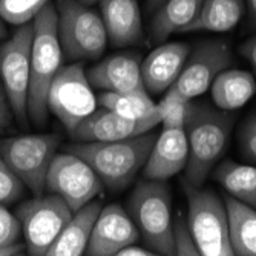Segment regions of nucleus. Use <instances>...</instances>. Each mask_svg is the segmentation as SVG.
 <instances>
[{
  "label": "nucleus",
  "mask_w": 256,
  "mask_h": 256,
  "mask_svg": "<svg viewBox=\"0 0 256 256\" xmlns=\"http://www.w3.org/2000/svg\"><path fill=\"white\" fill-rule=\"evenodd\" d=\"M214 178L228 196L256 208V166L226 160L214 169Z\"/></svg>",
  "instance_id": "25"
},
{
  "label": "nucleus",
  "mask_w": 256,
  "mask_h": 256,
  "mask_svg": "<svg viewBox=\"0 0 256 256\" xmlns=\"http://www.w3.org/2000/svg\"><path fill=\"white\" fill-rule=\"evenodd\" d=\"M22 236V226L16 214L10 212L5 204H0V247L18 244Z\"/></svg>",
  "instance_id": "29"
},
{
  "label": "nucleus",
  "mask_w": 256,
  "mask_h": 256,
  "mask_svg": "<svg viewBox=\"0 0 256 256\" xmlns=\"http://www.w3.org/2000/svg\"><path fill=\"white\" fill-rule=\"evenodd\" d=\"M25 186L0 156V204H12L23 196Z\"/></svg>",
  "instance_id": "28"
},
{
  "label": "nucleus",
  "mask_w": 256,
  "mask_h": 256,
  "mask_svg": "<svg viewBox=\"0 0 256 256\" xmlns=\"http://www.w3.org/2000/svg\"><path fill=\"white\" fill-rule=\"evenodd\" d=\"M102 207V202L94 200L76 212L44 256H83L88 248L90 228Z\"/></svg>",
  "instance_id": "19"
},
{
  "label": "nucleus",
  "mask_w": 256,
  "mask_h": 256,
  "mask_svg": "<svg viewBox=\"0 0 256 256\" xmlns=\"http://www.w3.org/2000/svg\"><path fill=\"white\" fill-rule=\"evenodd\" d=\"M72 210L57 195L34 196L22 202L16 216L25 236L28 256H44L62 230L72 220Z\"/></svg>",
  "instance_id": "10"
},
{
  "label": "nucleus",
  "mask_w": 256,
  "mask_h": 256,
  "mask_svg": "<svg viewBox=\"0 0 256 256\" xmlns=\"http://www.w3.org/2000/svg\"><path fill=\"white\" fill-rule=\"evenodd\" d=\"M175 256H202L195 247L184 221L180 218L175 222Z\"/></svg>",
  "instance_id": "31"
},
{
  "label": "nucleus",
  "mask_w": 256,
  "mask_h": 256,
  "mask_svg": "<svg viewBox=\"0 0 256 256\" xmlns=\"http://www.w3.org/2000/svg\"><path fill=\"white\" fill-rule=\"evenodd\" d=\"M78 2H82V4H84V5H88V6H90V5L98 4L100 0H78Z\"/></svg>",
  "instance_id": "39"
},
{
  "label": "nucleus",
  "mask_w": 256,
  "mask_h": 256,
  "mask_svg": "<svg viewBox=\"0 0 256 256\" xmlns=\"http://www.w3.org/2000/svg\"><path fill=\"white\" fill-rule=\"evenodd\" d=\"M12 117H14V115H12L8 97H6L5 90H4L2 83H0V132L6 130L11 126Z\"/></svg>",
  "instance_id": "32"
},
{
  "label": "nucleus",
  "mask_w": 256,
  "mask_h": 256,
  "mask_svg": "<svg viewBox=\"0 0 256 256\" xmlns=\"http://www.w3.org/2000/svg\"><path fill=\"white\" fill-rule=\"evenodd\" d=\"M230 244L235 256H256V208L232 198H224Z\"/></svg>",
  "instance_id": "23"
},
{
  "label": "nucleus",
  "mask_w": 256,
  "mask_h": 256,
  "mask_svg": "<svg viewBox=\"0 0 256 256\" xmlns=\"http://www.w3.org/2000/svg\"><path fill=\"white\" fill-rule=\"evenodd\" d=\"M97 98H98V106L118 114L124 118L160 126L156 103L152 100V97L148 94L146 89L123 92V94L102 92Z\"/></svg>",
  "instance_id": "24"
},
{
  "label": "nucleus",
  "mask_w": 256,
  "mask_h": 256,
  "mask_svg": "<svg viewBox=\"0 0 256 256\" xmlns=\"http://www.w3.org/2000/svg\"><path fill=\"white\" fill-rule=\"evenodd\" d=\"M254 94V77L247 71L235 68H228L222 71L210 86V97L214 106L226 112L241 109L252 100Z\"/></svg>",
  "instance_id": "20"
},
{
  "label": "nucleus",
  "mask_w": 256,
  "mask_h": 256,
  "mask_svg": "<svg viewBox=\"0 0 256 256\" xmlns=\"http://www.w3.org/2000/svg\"><path fill=\"white\" fill-rule=\"evenodd\" d=\"M202 0H164L150 20V37L155 43H164L175 32H184L198 14Z\"/></svg>",
  "instance_id": "21"
},
{
  "label": "nucleus",
  "mask_w": 256,
  "mask_h": 256,
  "mask_svg": "<svg viewBox=\"0 0 256 256\" xmlns=\"http://www.w3.org/2000/svg\"><path fill=\"white\" fill-rule=\"evenodd\" d=\"M11 256H25V254H23V253H20V252H18V253H14V254H11Z\"/></svg>",
  "instance_id": "40"
},
{
  "label": "nucleus",
  "mask_w": 256,
  "mask_h": 256,
  "mask_svg": "<svg viewBox=\"0 0 256 256\" xmlns=\"http://www.w3.org/2000/svg\"><path fill=\"white\" fill-rule=\"evenodd\" d=\"M32 23L20 26L0 46V78L12 115L20 124L28 123V92L31 78Z\"/></svg>",
  "instance_id": "9"
},
{
  "label": "nucleus",
  "mask_w": 256,
  "mask_h": 256,
  "mask_svg": "<svg viewBox=\"0 0 256 256\" xmlns=\"http://www.w3.org/2000/svg\"><path fill=\"white\" fill-rule=\"evenodd\" d=\"M164 0H146V6H148V11L149 12H154Z\"/></svg>",
  "instance_id": "37"
},
{
  "label": "nucleus",
  "mask_w": 256,
  "mask_h": 256,
  "mask_svg": "<svg viewBox=\"0 0 256 256\" xmlns=\"http://www.w3.org/2000/svg\"><path fill=\"white\" fill-rule=\"evenodd\" d=\"M50 0H0V18L11 25H28L46 6Z\"/></svg>",
  "instance_id": "27"
},
{
  "label": "nucleus",
  "mask_w": 256,
  "mask_h": 256,
  "mask_svg": "<svg viewBox=\"0 0 256 256\" xmlns=\"http://www.w3.org/2000/svg\"><path fill=\"white\" fill-rule=\"evenodd\" d=\"M115 256H164L161 253H156L150 248H143V247H136L135 244L134 246H129L126 248H123L122 252H118Z\"/></svg>",
  "instance_id": "33"
},
{
  "label": "nucleus",
  "mask_w": 256,
  "mask_h": 256,
  "mask_svg": "<svg viewBox=\"0 0 256 256\" xmlns=\"http://www.w3.org/2000/svg\"><path fill=\"white\" fill-rule=\"evenodd\" d=\"M188 196V232L202 256H235L230 244L224 200L210 189L184 184Z\"/></svg>",
  "instance_id": "5"
},
{
  "label": "nucleus",
  "mask_w": 256,
  "mask_h": 256,
  "mask_svg": "<svg viewBox=\"0 0 256 256\" xmlns=\"http://www.w3.org/2000/svg\"><path fill=\"white\" fill-rule=\"evenodd\" d=\"M23 250V244H14V246H10V247H0V256H11L14 253H18Z\"/></svg>",
  "instance_id": "36"
},
{
  "label": "nucleus",
  "mask_w": 256,
  "mask_h": 256,
  "mask_svg": "<svg viewBox=\"0 0 256 256\" xmlns=\"http://www.w3.org/2000/svg\"><path fill=\"white\" fill-rule=\"evenodd\" d=\"M155 128L156 126L152 123L129 120L106 108L98 106L69 135L76 143H104L143 135Z\"/></svg>",
  "instance_id": "16"
},
{
  "label": "nucleus",
  "mask_w": 256,
  "mask_h": 256,
  "mask_svg": "<svg viewBox=\"0 0 256 256\" xmlns=\"http://www.w3.org/2000/svg\"><path fill=\"white\" fill-rule=\"evenodd\" d=\"M56 12L63 56L78 62L103 56L108 34L98 12L78 0H57Z\"/></svg>",
  "instance_id": "6"
},
{
  "label": "nucleus",
  "mask_w": 256,
  "mask_h": 256,
  "mask_svg": "<svg viewBox=\"0 0 256 256\" xmlns=\"http://www.w3.org/2000/svg\"><path fill=\"white\" fill-rule=\"evenodd\" d=\"M194 100L186 98L181 92L172 86L162 94L156 103V112L161 128H184Z\"/></svg>",
  "instance_id": "26"
},
{
  "label": "nucleus",
  "mask_w": 256,
  "mask_h": 256,
  "mask_svg": "<svg viewBox=\"0 0 256 256\" xmlns=\"http://www.w3.org/2000/svg\"><path fill=\"white\" fill-rule=\"evenodd\" d=\"M240 148L242 155L256 162V110L244 122L240 130Z\"/></svg>",
  "instance_id": "30"
},
{
  "label": "nucleus",
  "mask_w": 256,
  "mask_h": 256,
  "mask_svg": "<svg viewBox=\"0 0 256 256\" xmlns=\"http://www.w3.org/2000/svg\"><path fill=\"white\" fill-rule=\"evenodd\" d=\"M235 118L230 112L208 103L192 102L184 124L189 146V160L184 169V184L202 188L224 155Z\"/></svg>",
  "instance_id": "1"
},
{
  "label": "nucleus",
  "mask_w": 256,
  "mask_h": 256,
  "mask_svg": "<svg viewBox=\"0 0 256 256\" xmlns=\"http://www.w3.org/2000/svg\"><path fill=\"white\" fill-rule=\"evenodd\" d=\"M232 62L234 54L227 42L218 38L200 42L194 50H190L174 86L186 98L195 100L210 89L214 80L232 66Z\"/></svg>",
  "instance_id": "12"
},
{
  "label": "nucleus",
  "mask_w": 256,
  "mask_h": 256,
  "mask_svg": "<svg viewBox=\"0 0 256 256\" xmlns=\"http://www.w3.org/2000/svg\"><path fill=\"white\" fill-rule=\"evenodd\" d=\"M98 4L108 42L130 46L143 40V17L136 0H100Z\"/></svg>",
  "instance_id": "18"
},
{
  "label": "nucleus",
  "mask_w": 256,
  "mask_h": 256,
  "mask_svg": "<svg viewBox=\"0 0 256 256\" xmlns=\"http://www.w3.org/2000/svg\"><path fill=\"white\" fill-rule=\"evenodd\" d=\"M140 240V232L130 215L118 204L102 207L90 228L86 256H115Z\"/></svg>",
  "instance_id": "13"
},
{
  "label": "nucleus",
  "mask_w": 256,
  "mask_h": 256,
  "mask_svg": "<svg viewBox=\"0 0 256 256\" xmlns=\"http://www.w3.org/2000/svg\"><path fill=\"white\" fill-rule=\"evenodd\" d=\"M31 78L28 92V117L36 126L48 120L50 88L62 69L63 51L57 36L56 5H48L32 20Z\"/></svg>",
  "instance_id": "3"
},
{
  "label": "nucleus",
  "mask_w": 256,
  "mask_h": 256,
  "mask_svg": "<svg viewBox=\"0 0 256 256\" xmlns=\"http://www.w3.org/2000/svg\"><path fill=\"white\" fill-rule=\"evenodd\" d=\"M244 11V0H202L196 17L184 32H227L241 22Z\"/></svg>",
  "instance_id": "22"
},
{
  "label": "nucleus",
  "mask_w": 256,
  "mask_h": 256,
  "mask_svg": "<svg viewBox=\"0 0 256 256\" xmlns=\"http://www.w3.org/2000/svg\"><path fill=\"white\" fill-rule=\"evenodd\" d=\"M103 188L94 169L69 150L56 155L46 176V190L62 198L72 214L94 201Z\"/></svg>",
  "instance_id": "11"
},
{
  "label": "nucleus",
  "mask_w": 256,
  "mask_h": 256,
  "mask_svg": "<svg viewBox=\"0 0 256 256\" xmlns=\"http://www.w3.org/2000/svg\"><path fill=\"white\" fill-rule=\"evenodd\" d=\"M92 88L103 92H132L144 89L142 82V57L136 52H117L104 57L88 71Z\"/></svg>",
  "instance_id": "17"
},
{
  "label": "nucleus",
  "mask_w": 256,
  "mask_h": 256,
  "mask_svg": "<svg viewBox=\"0 0 256 256\" xmlns=\"http://www.w3.org/2000/svg\"><path fill=\"white\" fill-rule=\"evenodd\" d=\"M98 108V98L89 83L82 62L62 66L48 94V110L71 134Z\"/></svg>",
  "instance_id": "8"
},
{
  "label": "nucleus",
  "mask_w": 256,
  "mask_h": 256,
  "mask_svg": "<svg viewBox=\"0 0 256 256\" xmlns=\"http://www.w3.org/2000/svg\"><path fill=\"white\" fill-rule=\"evenodd\" d=\"M4 37H6V26H5L4 20L0 18V38H4Z\"/></svg>",
  "instance_id": "38"
},
{
  "label": "nucleus",
  "mask_w": 256,
  "mask_h": 256,
  "mask_svg": "<svg viewBox=\"0 0 256 256\" xmlns=\"http://www.w3.org/2000/svg\"><path fill=\"white\" fill-rule=\"evenodd\" d=\"M60 143L62 138L57 134L11 136L0 142V156L34 196H42Z\"/></svg>",
  "instance_id": "7"
},
{
  "label": "nucleus",
  "mask_w": 256,
  "mask_h": 256,
  "mask_svg": "<svg viewBox=\"0 0 256 256\" xmlns=\"http://www.w3.org/2000/svg\"><path fill=\"white\" fill-rule=\"evenodd\" d=\"M189 52L188 43L168 42L158 44L142 60V82L149 96H162L176 83Z\"/></svg>",
  "instance_id": "14"
},
{
  "label": "nucleus",
  "mask_w": 256,
  "mask_h": 256,
  "mask_svg": "<svg viewBox=\"0 0 256 256\" xmlns=\"http://www.w3.org/2000/svg\"><path fill=\"white\" fill-rule=\"evenodd\" d=\"M128 207L146 246L164 256H175L172 195L166 181L142 180L129 196Z\"/></svg>",
  "instance_id": "4"
},
{
  "label": "nucleus",
  "mask_w": 256,
  "mask_h": 256,
  "mask_svg": "<svg viewBox=\"0 0 256 256\" xmlns=\"http://www.w3.org/2000/svg\"><path fill=\"white\" fill-rule=\"evenodd\" d=\"M189 146L184 128H161L143 168L144 180L168 181L186 169Z\"/></svg>",
  "instance_id": "15"
},
{
  "label": "nucleus",
  "mask_w": 256,
  "mask_h": 256,
  "mask_svg": "<svg viewBox=\"0 0 256 256\" xmlns=\"http://www.w3.org/2000/svg\"><path fill=\"white\" fill-rule=\"evenodd\" d=\"M156 135L150 130L118 142L74 143L68 146V150L82 156L104 188L118 192L129 188L140 170H143Z\"/></svg>",
  "instance_id": "2"
},
{
  "label": "nucleus",
  "mask_w": 256,
  "mask_h": 256,
  "mask_svg": "<svg viewBox=\"0 0 256 256\" xmlns=\"http://www.w3.org/2000/svg\"><path fill=\"white\" fill-rule=\"evenodd\" d=\"M241 54L250 62V64L254 68V71H256V37H252L242 43Z\"/></svg>",
  "instance_id": "34"
},
{
  "label": "nucleus",
  "mask_w": 256,
  "mask_h": 256,
  "mask_svg": "<svg viewBox=\"0 0 256 256\" xmlns=\"http://www.w3.org/2000/svg\"><path fill=\"white\" fill-rule=\"evenodd\" d=\"M247 12H248V20L250 25L256 30V0H244Z\"/></svg>",
  "instance_id": "35"
}]
</instances>
